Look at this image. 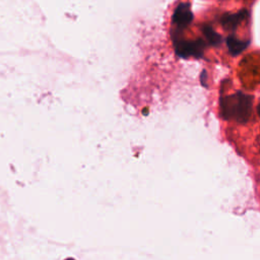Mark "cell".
Wrapping results in <instances>:
<instances>
[{"label": "cell", "mask_w": 260, "mask_h": 260, "mask_svg": "<svg viewBox=\"0 0 260 260\" xmlns=\"http://www.w3.org/2000/svg\"><path fill=\"white\" fill-rule=\"evenodd\" d=\"M173 40L175 45V51L178 56L182 58H188L190 56L200 58L203 55V51L206 46V43L204 41L200 39L196 41L183 40L181 34L178 32L173 35Z\"/></svg>", "instance_id": "7a4b0ae2"}, {"label": "cell", "mask_w": 260, "mask_h": 260, "mask_svg": "<svg viewBox=\"0 0 260 260\" xmlns=\"http://www.w3.org/2000/svg\"><path fill=\"white\" fill-rule=\"evenodd\" d=\"M257 113H258V116L260 117V104H259V106L257 107Z\"/></svg>", "instance_id": "52a82bcc"}, {"label": "cell", "mask_w": 260, "mask_h": 260, "mask_svg": "<svg viewBox=\"0 0 260 260\" xmlns=\"http://www.w3.org/2000/svg\"><path fill=\"white\" fill-rule=\"evenodd\" d=\"M248 16H249V13L246 10H243V11H241L238 14H235V15L226 14L222 18V25L228 31H235L236 28L238 27V25L243 20H245Z\"/></svg>", "instance_id": "277c9868"}, {"label": "cell", "mask_w": 260, "mask_h": 260, "mask_svg": "<svg viewBox=\"0 0 260 260\" xmlns=\"http://www.w3.org/2000/svg\"><path fill=\"white\" fill-rule=\"evenodd\" d=\"M193 21V14L190 10V5L181 4L175 10L173 15V23L176 25L178 30L187 28Z\"/></svg>", "instance_id": "3957f363"}, {"label": "cell", "mask_w": 260, "mask_h": 260, "mask_svg": "<svg viewBox=\"0 0 260 260\" xmlns=\"http://www.w3.org/2000/svg\"><path fill=\"white\" fill-rule=\"evenodd\" d=\"M202 33L206 39V41L209 42L213 46H219L222 43V37L219 35L214 29L210 26H203L202 27Z\"/></svg>", "instance_id": "8992f818"}, {"label": "cell", "mask_w": 260, "mask_h": 260, "mask_svg": "<svg viewBox=\"0 0 260 260\" xmlns=\"http://www.w3.org/2000/svg\"><path fill=\"white\" fill-rule=\"evenodd\" d=\"M248 45H249V41H240L234 36H229L227 38V46L229 48L230 53L233 56H236L242 53V52L248 47Z\"/></svg>", "instance_id": "5b68a950"}, {"label": "cell", "mask_w": 260, "mask_h": 260, "mask_svg": "<svg viewBox=\"0 0 260 260\" xmlns=\"http://www.w3.org/2000/svg\"><path fill=\"white\" fill-rule=\"evenodd\" d=\"M221 112L226 120L247 122L252 114V98L241 92L221 99Z\"/></svg>", "instance_id": "6da1fadb"}]
</instances>
